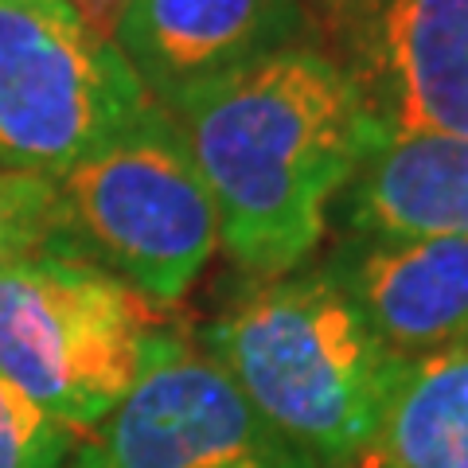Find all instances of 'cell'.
I'll return each mask as SVG.
<instances>
[{"mask_svg":"<svg viewBox=\"0 0 468 468\" xmlns=\"http://www.w3.org/2000/svg\"><path fill=\"white\" fill-rule=\"evenodd\" d=\"M55 239H63V203L55 180L0 172V273Z\"/></svg>","mask_w":468,"mask_h":468,"instance_id":"cell-12","label":"cell"},{"mask_svg":"<svg viewBox=\"0 0 468 468\" xmlns=\"http://www.w3.org/2000/svg\"><path fill=\"white\" fill-rule=\"evenodd\" d=\"M67 468H320L277 437L199 344L165 335L141 383L94 430L75 437Z\"/></svg>","mask_w":468,"mask_h":468,"instance_id":"cell-6","label":"cell"},{"mask_svg":"<svg viewBox=\"0 0 468 468\" xmlns=\"http://www.w3.org/2000/svg\"><path fill=\"white\" fill-rule=\"evenodd\" d=\"M70 8L79 12V16L94 27V32H101L106 39H113V27L117 20L125 16V8L133 5V0H67Z\"/></svg>","mask_w":468,"mask_h":468,"instance_id":"cell-14","label":"cell"},{"mask_svg":"<svg viewBox=\"0 0 468 468\" xmlns=\"http://www.w3.org/2000/svg\"><path fill=\"white\" fill-rule=\"evenodd\" d=\"M113 43L156 106L289 48H313L304 0H133Z\"/></svg>","mask_w":468,"mask_h":468,"instance_id":"cell-8","label":"cell"},{"mask_svg":"<svg viewBox=\"0 0 468 468\" xmlns=\"http://www.w3.org/2000/svg\"><path fill=\"white\" fill-rule=\"evenodd\" d=\"M55 187L63 239L160 309L184 301L223 242L187 141L156 101Z\"/></svg>","mask_w":468,"mask_h":468,"instance_id":"cell-4","label":"cell"},{"mask_svg":"<svg viewBox=\"0 0 468 468\" xmlns=\"http://www.w3.org/2000/svg\"><path fill=\"white\" fill-rule=\"evenodd\" d=\"M75 433L0 378V468H67Z\"/></svg>","mask_w":468,"mask_h":468,"instance_id":"cell-13","label":"cell"},{"mask_svg":"<svg viewBox=\"0 0 468 468\" xmlns=\"http://www.w3.org/2000/svg\"><path fill=\"white\" fill-rule=\"evenodd\" d=\"M165 335L160 304L67 239L0 273V378L75 437L141 383Z\"/></svg>","mask_w":468,"mask_h":468,"instance_id":"cell-3","label":"cell"},{"mask_svg":"<svg viewBox=\"0 0 468 468\" xmlns=\"http://www.w3.org/2000/svg\"><path fill=\"white\" fill-rule=\"evenodd\" d=\"M335 211L344 234L468 239V137L383 133Z\"/></svg>","mask_w":468,"mask_h":468,"instance_id":"cell-10","label":"cell"},{"mask_svg":"<svg viewBox=\"0 0 468 468\" xmlns=\"http://www.w3.org/2000/svg\"><path fill=\"white\" fill-rule=\"evenodd\" d=\"M187 141L250 282L301 270L328 215L383 137L351 79L316 48H289L165 106Z\"/></svg>","mask_w":468,"mask_h":468,"instance_id":"cell-1","label":"cell"},{"mask_svg":"<svg viewBox=\"0 0 468 468\" xmlns=\"http://www.w3.org/2000/svg\"><path fill=\"white\" fill-rule=\"evenodd\" d=\"M378 133L468 137V0H304Z\"/></svg>","mask_w":468,"mask_h":468,"instance_id":"cell-7","label":"cell"},{"mask_svg":"<svg viewBox=\"0 0 468 468\" xmlns=\"http://www.w3.org/2000/svg\"><path fill=\"white\" fill-rule=\"evenodd\" d=\"M320 270L399 359L468 344V239L344 234Z\"/></svg>","mask_w":468,"mask_h":468,"instance_id":"cell-9","label":"cell"},{"mask_svg":"<svg viewBox=\"0 0 468 468\" xmlns=\"http://www.w3.org/2000/svg\"><path fill=\"white\" fill-rule=\"evenodd\" d=\"M153 106L67 0H0V172L58 180Z\"/></svg>","mask_w":468,"mask_h":468,"instance_id":"cell-5","label":"cell"},{"mask_svg":"<svg viewBox=\"0 0 468 468\" xmlns=\"http://www.w3.org/2000/svg\"><path fill=\"white\" fill-rule=\"evenodd\" d=\"M371 468H468V344L402 359Z\"/></svg>","mask_w":468,"mask_h":468,"instance_id":"cell-11","label":"cell"},{"mask_svg":"<svg viewBox=\"0 0 468 468\" xmlns=\"http://www.w3.org/2000/svg\"><path fill=\"white\" fill-rule=\"evenodd\" d=\"M266 426L320 468H371L402 359L324 270L250 282L199 335Z\"/></svg>","mask_w":468,"mask_h":468,"instance_id":"cell-2","label":"cell"}]
</instances>
